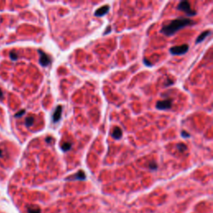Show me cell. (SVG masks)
I'll return each instance as SVG.
<instances>
[{"label": "cell", "mask_w": 213, "mask_h": 213, "mask_svg": "<svg viewBox=\"0 0 213 213\" xmlns=\"http://www.w3.org/2000/svg\"><path fill=\"white\" fill-rule=\"evenodd\" d=\"M10 58H12V60H17V58H18V55H17L15 53L12 52V53H10Z\"/></svg>", "instance_id": "obj_17"}, {"label": "cell", "mask_w": 213, "mask_h": 213, "mask_svg": "<svg viewBox=\"0 0 213 213\" xmlns=\"http://www.w3.org/2000/svg\"><path fill=\"white\" fill-rule=\"evenodd\" d=\"M53 138L52 137H47V138H46V141H47V143H51L52 141H53Z\"/></svg>", "instance_id": "obj_21"}, {"label": "cell", "mask_w": 213, "mask_h": 213, "mask_svg": "<svg viewBox=\"0 0 213 213\" xmlns=\"http://www.w3.org/2000/svg\"><path fill=\"white\" fill-rule=\"evenodd\" d=\"M210 33H211V31H209V30H208V31L203 32L201 34L198 36V38H197V40H196V44H199V43H201V42H202V41L205 39V38H207V36H208Z\"/></svg>", "instance_id": "obj_10"}, {"label": "cell", "mask_w": 213, "mask_h": 213, "mask_svg": "<svg viewBox=\"0 0 213 213\" xmlns=\"http://www.w3.org/2000/svg\"><path fill=\"white\" fill-rule=\"evenodd\" d=\"M143 63H144L145 65H147V67H151L152 65V63H150L149 61H147V59H146V58H144V59H143Z\"/></svg>", "instance_id": "obj_19"}, {"label": "cell", "mask_w": 213, "mask_h": 213, "mask_svg": "<svg viewBox=\"0 0 213 213\" xmlns=\"http://www.w3.org/2000/svg\"><path fill=\"white\" fill-rule=\"evenodd\" d=\"M28 213H41V209L36 206H31L28 207Z\"/></svg>", "instance_id": "obj_11"}, {"label": "cell", "mask_w": 213, "mask_h": 213, "mask_svg": "<svg viewBox=\"0 0 213 213\" xmlns=\"http://www.w3.org/2000/svg\"><path fill=\"white\" fill-rule=\"evenodd\" d=\"M172 99H165L163 101H158L156 104V107L158 110H168L172 108Z\"/></svg>", "instance_id": "obj_4"}, {"label": "cell", "mask_w": 213, "mask_h": 213, "mask_svg": "<svg viewBox=\"0 0 213 213\" xmlns=\"http://www.w3.org/2000/svg\"><path fill=\"white\" fill-rule=\"evenodd\" d=\"M3 97V93H2V90L0 89V98H2Z\"/></svg>", "instance_id": "obj_22"}, {"label": "cell", "mask_w": 213, "mask_h": 213, "mask_svg": "<svg viewBox=\"0 0 213 213\" xmlns=\"http://www.w3.org/2000/svg\"><path fill=\"white\" fill-rule=\"evenodd\" d=\"M112 31V28H111V26H108L107 27V29H106L105 31H104L103 33V35H106V34H108L110 32Z\"/></svg>", "instance_id": "obj_20"}, {"label": "cell", "mask_w": 213, "mask_h": 213, "mask_svg": "<svg viewBox=\"0 0 213 213\" xmlns=\"http://www.w3.org/2000/svg\"><path fill=\"white\" fill-rule=\"evenodd\" d=\"M62 112H63V106H58L56 107V109L54 111L53 115V122H58L61 119V117H62Z\"/></svg>", "instance_id": "obj_7"}, {"label": "cell", "mask_w": 213, "mask_h": 213, "mask_svg": "<svg viewBox=\"0 0 213 213\" xmlns=\"http://www.w3.org/2000/svg\"><path fill=\"white\" fill-rule=\"evenodd\" d=\"M2 153H3V152H2V150H0V157H2V156H3V154Z\"/></svg>", "instance_id": "obj_23"}, {"label": "cell", "mask_w": 213, "mask_h": 213, "mask_svg": "<svg viewBox=\"0 0 213 213\" xmlns=\"http://www.w3.org/2000/svg\"><path fill=\"white\" fill-rule=\"evenodd\" d=\"M61 148H62V150H63V152H68V151H69L72 148V143H71V142H68V141L64 142V143L61 146Z\"/></svg>", "instance_id": "obj_12"}, {"label": "cell", "mask_w": 213, "mask_h": 213, "mask_svg": "<svg viewBox=\"0 0 213 213\" xmlns=\"http://www.w3.org/2000/svg\"><path fill=\"white\" fill-rule=\"evenodd\" d=\"M192 23H193L192 20L189 19H185V18L176 19L175 20H173L169 24L164 26L162 28L161 32L166 36H172L178 30L188 25H191Z\"/></svg>", "instance_id": "obj_1"}, {"label": "cell", "mask_w": 213, "mask_h": 213, "mask_svg": "<svg viewBox=\"0 0 213 213\" xmlns=\"http://www.w3.org/2000/svg\"><path fill=\"white\" fill-rule=\"evenodd\" d=\"M38 53L40 54V58H39V63L43 67H47L48 66L49 64L52 62L51 60V58L47 53H45L44 51L42 50H38Z\"/></svg>", "instance_id": "obj_5"}, {"label": "cell", "mask_w": 213, "mask_h": 213, "mask_svg": "<svg viewBox=\"0 0 213 213\" xmlns=\"http://www.w3.org/2000/svg\"><path fill=\"white\" fill-rule=\"evenodd\" d=\"M33 122H34L33 117H28L25 119V125L27 126V127H31V126L33 124Z\"/></svg>", "instance_id": "obj_13"}, {"label": "cell", "mask_w": 213, "mask_h": 213, "mask_svg": "<svg viewBox=\"0 0 213 213\" xmlns=\"http://www.w3.org/2000/svg\"><path fill=\"white\" fill-rule=\"evenodd\" d=\"M182 138H190L191 137V135L189 134L187 132H186V131H182Z\"/></svg>", "instance_id": "obj_16"}, {"label": "cell", "mask_w": 213, "mask_h": 213, "mask_svg": "<svg viewBox=\"0 0 213 213\" xmlns=\"http://www.w3.org/2000/svg\"><path fill=\"white\" fill-rule=\"evenodd\" d=\"M113 138L114 139H120L122 137V129L118 127H115L113 131Z\"/></svg>", "instance_id": "obj_9"}, {"label": "cell", "mask_w": 213, "mask_h": 213, "mask_svg": "<svg viewBox=\"0 0 213 213\" xmlns=\"http://www.w3.org/2000/svg\"><path fill=\"white\" fill-rule=\"evenodd\" d=\"M189 49V46L187 44H182L181 46H176L170 48V53L173 55H182L184 54Z\"/></svg>", "instance_id": "obj_3"}, {"label": "cell", "mask_w": 213, "mask_h": 213, "mask_svg": "<svg viewBox=\"0 0 213 213\" xmlns=\"http://www.w3.org/2000/svg\"><path fill=\"white\" fill-rule=\"evenodd\" d=\"M149 168L151 170H157V164L155 162H151L149 163Z\"/></svg>", "instance_id": "obj_15"}, {"label": "cell", "mask_w": 213, "mask_h": 213, "mask_svg": "<svg viewBox=\"0 0 213 213\" xmlns=\"http://www.w3.org/2000/svg\"><path fill=\"white\" fill-rule=\"evenodd\" d=\"M110 10V7L109 5H104L100 9L96 10V12L94 13V15L96 17H103V16L106 15V13L109 12Z\"/></svg>", "instance_id": "obj_8"}, {"label": "cell", "mask_w": 213, "mask_h": 213, "mask_svg": "<svg viewBox=\"0 0 213 213\" xmlns=\"http://www.w3.org/2000/svg\"><path fill=\"white\" fill-rule=\"evenodd\" d=\"M177 9L181 11H183L184 13H186V14H187L189 16H194L197 14V12L195 10L191 9V5L190 3L187 1H182L178 4V7Z\"/></svg>", "instance_id": "obj_2"}, {"label": "cell", "mask_w": 213, "mask_h": 213, "mask_svg": "<svg viewBox=\"0 0 213 213\" xmlns=\"http://www.w3.org/2000/svg\"><path fill=\"white\" fill-rule=\"evenodd\" d=\"M24 113H25V110H21V111H19V113H17L15 115V117H21V116H23V114H24Z\"/></svg>", "instance_id": "obj_18"}, {"label": "cell", "mask_w": 213, "mask_h": 213, "mask_svg": "<svg viewBox=\"0 0 213 213\" xmlns=\"http://www.w3.org/2000/svg\"><path fill=\"white\" fill-rule=\"evenodd\" d=\"M86 179V175L83 171H79L78 173H76L75 175L70 176L68 177H67L66 181H76V180H80V181H83Z\"/></svg>", "instance_id": "obj_6"}, {"label": "cell", "mask_w": 213, "mask_h": 213, "mask_svg": "<svg viewBox=\"0 0 213 213\" xmlns=\"http://www.w3.org/2000/svg\"><path fill=\"white\" fill-rule=\"evenodd\" d=\"M176 148L178 149L181 152H184L187 150V146L184 143H178L176 145Z\"/></svg>", "instance_id": "obj_14"}]
</instances>
